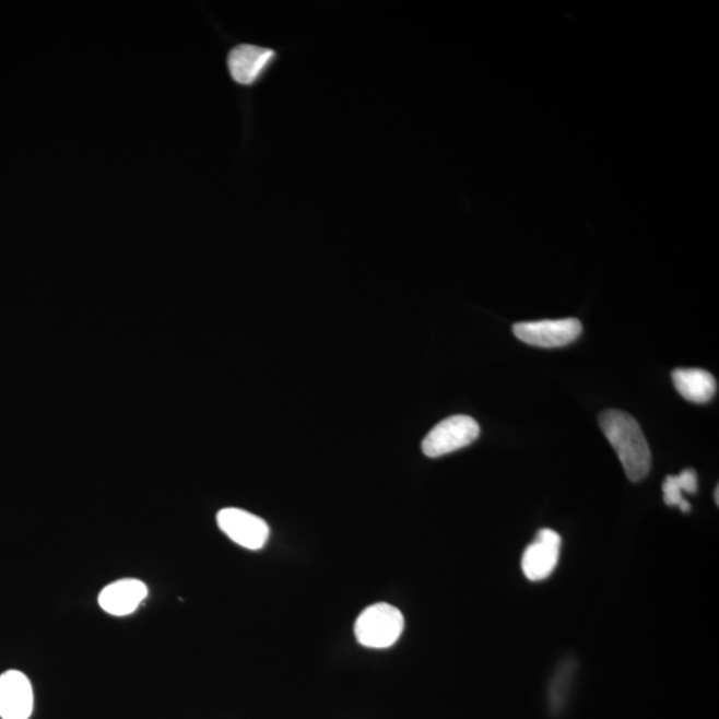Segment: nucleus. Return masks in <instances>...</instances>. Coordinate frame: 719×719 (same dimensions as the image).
<instances>
[{
  "mask_svg": "<svg viewBox=\"0 0 719 719\" xmlns=\"http://www.w3.org/2000/svg\"><path fill=\"white\" fill-rule=\"evenodd\" d=\"M675 389L682 398L696 404H705L717 393V380L710 372L699 368H679L673 372Z\"/></svg>",
  "mask_w": 719,
  "mask_h": 719,
  "instance_id": "obj_10",
  "label": "nucleus"
},
{
  "mask_svg": "<svg viewBox=\"0 0 719 719\" xmlns=\"http://www.w3.org/2000/svg\"><path fill=\"white\" fill-rule=\"evenodd\" d=\"M663 502L669 507H679L681 511L687 514L692 509L691 504L684 497V493H697L698 476L694 469H685L679 476H668L662 485Z\"/></svg>",
  "mask_w": 719,
  "mask_h": 719,
  "instance_id": "obj_12",
  "label": "nucleus"
},
{
  "mask_svg": "<svg viewBox=\"0 0 719 719\" xmlns=\"http://www.w3.org/2000/svg\"><path fill=\"white\" fill-rule=\"evenodd\" d=\"M576 672L577 662L573 658H566L554 673L550 688H547V706H550L553 717L559 716L568 705Z\"/></svg>",
  "mask_w": 719,
  "mask_h": 719,
  "instance_id": "obj_11",
  "label": "nucleus"
},
{
  "mask_svg": "<svg viewBox=\"0 0 719 719\" xmlns=\"http://www.w3.org/2000/svg\"><path fill=\"white\" fill-rule=\"evenodd\" d=\"M561 535L552 529H541L522 554L521 569L529 581L546 580L556 570L561 553Z\"/></svg>",
  "mask_w": 719,
  "mask_h": 719,
  "instance_id": "obj_6",
  "label": "nucleus"
},
{
  "mask_svg": "<svg viewBox=\"0 0 719 719\" xmlns=\"http://www.w3.org/2000/svg\"><path fill=\"white\" fill-rule=\"evenodd\" d=\"M276 52L271 48L241 45L228 55V70L236 83L252 85L259 82L275 62Z\"/></svg>",
  "mask_w": 719,
  "mask_h": 719,
  "instance_id": "obj_8",
  "label": "nucleus"
},
{
  "mask_svg": "<svg viewBox=\"0 0 719 719\" xmlns=\"http://www.w3.org/2000/svg\"><path fill=\"white\" fill-rule=\"evenodd\" d=\"M217 526L237 545L249 551H260L270 538L268 523L260 517L243 509H222L217 514Z\"/></svg>",
  "mask_w": 719,
  "mask_h": 719,
  "instance_id": "obj_5",
  "label": "nucleus"
},
{
  "mask_svg": "<svg viewBox=\"0 0 719 719\" xmlns=\"http://www.w3.org/2000/svg\"><path fill=\"white\" fill-rule=\"evenodd\" d=\"M404 625V615L398 608L386 602L375 603L358 615L355 636L365 648L387 649L398 641Z\"/></svg>",
  "mask_w": 719,
  "mask_h": 719,
  "instance_id": "obj_2",
  "label": "nucleus"
},
{
  "mask_svg": "<svg viewBox=\"0 0 719 719\" xmlns=\"http://www.w3.org/2000/svg\"><path fill=\"white\" fill-rule=\"evenodd\" d=\"M149 589L135 578H125L107 585L99 594V605L108 614L125 617L138 611L148 599Z\"/></svg>",
  "mask_w": 719,
  "mask_h": 719,
  "instance_id": "obj_9",
  "label": "nucleus"
},
{
  "mask_svg": "<svg viewBox=\"0 0 719 719\" xmlns=\"http://www.w3.org/2000/svg\"><path fill=\"white\" fill-rule=\"evenodd\" d=\"M514 333L522 343L540 349H558L580 338L582 325L575 318L517 322Z\"/></svg>",
  "mask_w": 719,
  "mask_h": 719,
  "instance_id": "obj_4",
  "label": "nucleus"
},
{
  "mask_svg": "<svg viewBox=\"0 0 719 719\" xmlns=\"http://www.w3.org/2000/svg\"><path fill=\"white\" fill-rule=\"evenodd\" d=\"M480 436V425L471 416L459 414L443 420L424 438L422 448L424 455L437 459L469 447Z\"/></svg>",
  "mask_w": 719,
  "mask_h": 719,
  "instance_id": "obj_3",
  "label": "nucleus"
},
{
  "mask_svg": "<svg viewBox=\"0 0 719 719\" xmlns=\"http://www.w3.org/2000/svg\"><path fill=\"white\" fill-rule=\"evenodd\" d=\"M718 492H719V487L717 486V487H716V503H717V504L719 503V502H718Z\"/></svg>",
  "mask_w": 719,
  "mask_h": 719,
  "instance_id": "obj_13",
  "label": "nucleus"
},
{
  "mask_svg": "<svg viewBox=\"0 0 719 719\" xmlns=\"http://www.w3.org/2000/svg\"><path fill=\"white\" fill-rule=\"evenodd\" d=\"M600 426L608 441L617 452L626 478L639 483L648 476L651 468V452L641 426L629 413L609 410L601 413Z\"/></svg>",
  "mask_w": 719,
  "mask_h": 719,
  "instance_id": "obj_1",
  "label": "nucleus"
},
{
  "mask_svg": "<svg viewBox=\"0 0 719 719\" xmlns=\"http://www.w3.org/2000/svg\"><path fill=\"white\" fill-rule=\"evenodd\" d=\"M33 709L34 693L27 675L20 670L0 675V718L28 719Z\"/></svg>",
  "mask_w": 719,
  "mask_h": 719,
  "instance_id": "obj_7",
  "label": "nucleus"
}]
</instances>
